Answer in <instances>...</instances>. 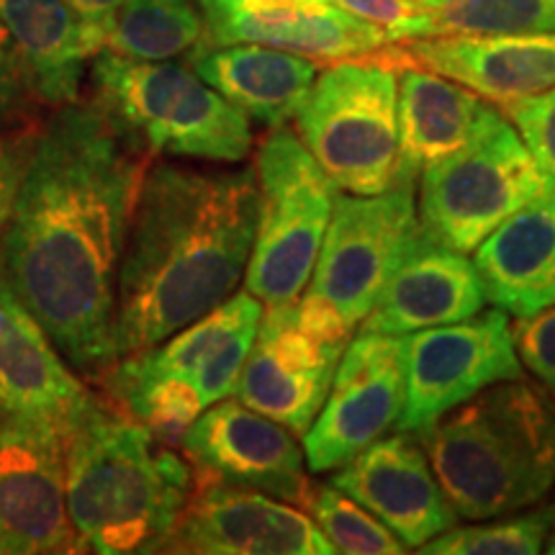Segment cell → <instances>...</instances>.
Returning <instances> with one entry per match:
<instances>
[{"mask_svg":"<svg viewBox=\"0 0 555 555\" xmlns=\"http://www.w3.org/2000/svg\"><path fill=\"white\" fill-rule=\"evenodd\" d=\"M494 106L461 82L399 57V176L416 180L466 147Z\"/></svg>","mask_w":555,"mask_h":555,"instance_id":"cell-24","label":"cell"},{"mask_svg":"<svg viewBox=\"0 0 555 555\" xmlns=\"http://www.w3.org/2000/svg\"><path fill=\"white\" fill-rule=\"evenodd\" d=\"M332 486L378 517L416 551L457 522L414 433L393 429L335 468Z\"/></svg>","mask_w":555,"mask_h":555,"instance_id":"cell-17","label":"cell"},{"mask_svg":"<svg viewBox=\"0 0 555 555\" xmlns=\"http://www.w3.org/2000/svg\"><path fill=\"white\" fill-rule=\"evenodd\" d=\"M406 393L399 427L420 433L502 380L525 378L512 319L502 309H481L455 324L412 332L404 337Z\"/></svg>","mask_w":555,"mask_h":555,"instance_id":"cell-11","label":"cell"},{"mask_svg":"<svg viewBox=\"0 0 555 555\" xmlns=\"http://www.w3.org/2000/svg\"><path fill=\"white\" fill-rule=\"evenodd\" d=\"M483 307L486 296L474 260L416 227L397 270L358 332L406 337L420 330L463 322Z\"/></svg>","mask_w":555,"mask_h":555,"instance_id":"cell-20","label":"cell"},{"mask_svg":"<svg viewBox=\"0 0 555 555\" xmlns=\"http://www.w3.org/2000/svg\"><path fill=\"white\" fill-rule=\"evenodd\" d=\"M345 347L314 335L296 304L266 307L234 397L304 437L327 399Z\"/></svg>","mask_w":555,"mask_h":555,"instance_id":"cell-16","label":"cell"},{"mask_svg":"<svg viewBox=\"0 0 555 555\" xmlns=\"http://www.w3.org/2000/svg\"><path fill=\"white\" fill-rule=\"evenodd\" d=\"M204 16H214V13H227L234 9H245V5L255 3H278V0H198Z\"/></svg>","mask_w":555,"mask_h":555,"instance_id":"cell-36","label":"cell"},{"mask_svg":"<svg viewBox=\"0 0 555 555\" xmlns=\"http://www.w3.org/2000/svg\"><path fill=\"white\" fill-rule=\"evenodd\" d=\"M103 50L131 60H172L204 41L193 0H127L103 21Z\"/></svg>","mask_w":555,"mask_h":555,"instance_id":"cell-26","label":"cell"},{"mask_svg":"<svg viewBox=\"0 0 555 555\" xmlns=\"http://www.w3.org/2000/svg\"><path fill=\"white\" fill-rule=\"evenodd\" d=\"M93 401L95 393L0 275V416L54 427L65 437Z\"/></svg>","mask_w":555,"mask_h":555,"instance_id":"cell-18","label":"cell"},{"mask_svg":"<svg viewBox=\"0 0 555 555\" xmlns=\"http://www.w3.org/2000/svg\"><path fill=\"white\" fill-rule=\"evenodd\" d=\"M304 512L314 519L335 553L347 555H404L409 547L365 506L350 499L330 481L311 483Z\"/></svg>","mask_w":555,"mask_h":555,"instance_id":"cell-29","label":"cell"},{"mask_svg":"<svg viewBox=\"0 0 555 555\" xmlns=\"http://www.w3.org/2000/svg\"><path fill=\"white\" fill-rule=\"evenodd\" d=\"M168 553L332 555L335 547L301 506L196 476Z\"/></svg>","mask_w":555,"mask_h":555,"instance_id":"cell-14","label":"cell"},{"mask_svg":"<svg viewBox=\"0 0 555 555\" xmlns=\"http://www.w3.org/2000/svg\"><path fill=\"white\" fill-rule=\"evenodd\" d=\"M0 24L41 101L60 108L80 99L86 65L103 52L101 24L67 0H0Z\"/></svg>","mask_w":555,"mask_h":555,"instance_id":"cell-23","label":"cell"},{"mask_svg":"<svg viewBox=\"0 0 555 555\" xmlns=\"http://www.w3.org/2000/svg\"><path fill=\"white\" fill-rule=\"evenodd\" d=\"M62 440L67 515L82 551L168 553L196 481L191 463L101 397Z\"/></svg>","mask_w":555,"mask_h":555,"instance_id":"cell-3","label":"cell"},{"mask_svg":"<svg viewBox=\"0 0 555 555\" xmlns=\"http://www.w3.org/2000/svg\"><path fill=\"white\" fill-rule=\"evenodd\" d=\"M258 224L255 168L152 163L116 283V352L134 356L234 294Z\"/></svg>","mask_w":555,"mask_h":555,"instance_id":"cell-2","label":"cell"},{"mask_svg":"<svg viewBox=\"0 0 555 555\" xmlns=\"http://www.w3.org/2000/svg\"><path fill=\"white\" fill-rule=\"evenodd\" d=\"M547 176L555 178V88L499 106Z\"/></svg>","mask_w":555,"mask_h":555,"instance_id":"cell-30","label":"cell"},{"mask_svg":"<svg viewBox=\"0 0 555 555\" xmlns=\"http://www.w3.org/2000/svg\"><path fill=\"white\" fill-rule=\"evenodd\" d=\"M404 393V337L356 332L339 358L327 399L301 437L307 468L327 474L393 433Z\"/></svg>","mask_w":555,"mask_h":555,"instance_id":"cell-12","label":"cell"},{"mask_svg":"<svg viewBox=\"0 0 555 555\" xmlns=\"http://www.w3.org/2000/svg\"><path fill=\"white\" fill-rule=\"evenodd\" d=\"M67 3H73L82 16H88L90 21H95V24L103 26V21H106L116 9H121L127 0H67Z\"/></svg>","mask_w":555,"mask_h":555,"instance_id":"cell-35","label":"cell"},{"mask_svg":"<svg viewBox=\"0 0 555 555\" xmlns=\"http://www.w3.org/2000/svg\"><path fill=\"white\" fill-rule=\"evenodd\" d=\"M82 551L67 515L65 440L54 427L0 416V553Z\"/></svg>","mask_w":555,"mask_h":555,"instance_id":"cell-15","label":"cell"},{"mask_svg":"<svg viewBox=\"0 0 555 555\" xmlns=\"http://www.w3.org/2000/svg\"><path fill=\"white\" fill-rule=\"evenodd\" d=\"M345 11L371 21L384 29L393 41L437 37V24L414 0H335Z\"/></svg>","mask_w":555,"mask_h":555,"instance_id":"cell-32","label":"cell"},{"mask_svg":"<svg viewBox=\"0 0 555 555\" xmlns=\"http://www.w3.org/2000/svg\"><path fill=\"white\" fill-rule=\"evenodd\" d=\"M474 253L486 304L515 319L555 307V178Z\"/></svg>","mask_w":555,"mask_h":555,"instance_id":"cell-22","label":"cell"},{"mask_svg":"<svg viewBox=\"0 0 555 555\" xmlns=\"http://www.w3.org/2000/svg\"><path fill=\"white\" fill-rule=\"evenodd\" d=\"M296 134L337 191L391 189L399 178V57L391 47L319 69Z\"/></svg>","mask_w":555,"mask_h":555,"instance_id":"cell-8","label":"cell"},{"mask_svg":"<svg viewBox=\"0 0 555 555\" xmlns=\"http://www.w3.org/2000/svg\"><path fill=\"white\" fill-rule=\"evenodd\" d=\"M39 129V124H29L26 119L0 121V242H3L5 224L11 219L13 198H16L18 183L24 178L26 163L31 157Z\"/></svg>","mask_w":555,"mask_h":555,"instance_id":"cell-33","label":"cell"},{"mask_svg":"<svg viewBox=\"0 0 555 555\" xmlns=\"http://www.w3.org/2000/svg\"><path fill=\"white\" fill-rule=\"evenodd\" d=\"M553 509H555V506H553Z\"/></svg>","mask_w":555,"mask_h":555,"instance_id":"cell-38","label":"cell"},{"mask_svg":"<svg viewBox=\"0 0 555 555\" xmlns=\"http://www.w3.org/2000/svg\"><path fill=\"white\" fill-rule=\"evenodd\" d=\"M99 103L41 124L0 242V275L80 376L116 352V283L131 214L152 165Z\"/></svg>","mask_w":555,"mask_h":555,"instance_id":"cell-1","label":"cell"},{"mask_svg":"<svg viewBox=\"0 0 555 555\" xmlns=\"http://www.w3.org/2000/svg\"><path fill=\"white\" fill-rule=\"evenodd\" d=\"M262 309L242 288L159 345L119 358L101 378L111 401L159 440L180 442L201 412L234 393Z\"/></svg>","mask_w":555,"mask_h":555,"instance_id":"cell-5","label":"cell"},{"mask_svg":"<svg viewBox=\"0 0 555 555\" xmlns=\"http://www.w3.org/2000/svg\"><path fill=\"white\" fill-rule=\"evenodd\" d=\"M193 474L307 504L311 478L298 435L240 399H221L180 437Z\"/></svg>","mask_w":555,"mask_h":555,"instance_id":"cell-13","label":"cell"},{"mask_svg":"<svg viewBox=\"0 0 555 555\" xmlns=\"http://www.w3.org/2000/svg\"><path fill=\"white\" fill-rule=\"evenodd\" d=\"M90 78L93 101L152 157L237 165L253 152V121L193 67L103 50Z\"/></svg>","mask_w":555,"mask_h":555,"instance_id":"cell-6","label":"cell"},{"mask_svg":"<svg viewBox=\"0 0 555 555\" xmlns=\"http://www.w3.org/2000/svg\"><path fill=\"white\" fill-rule=\"evenodd\" d=\"M416 180L399 176L373 196H337L296 314L330 343L347 345L412 242Z\"/></svg>","mask_w":555,"mask_h":555,"instance_id":"cell-7","label":"cell"},{"mask_svg":"<svg viewBox=\"0 0 555 555\" xmlns=\"http://www.w3.org/2000/svg\"><path fill=\"white\" fill-rule=\"evenodd\" d=\"M551 178L515 124L494 106L466 147L420 176V229L446 247L470 255L506 217L530 204Z\"/></svg>","mask_w":555,"mask_h":555,"instance_id":"cell-10","label":"cell"},{"mask_svg":"<svg viewBox=\"0 0 555 555\" xmlns=\"http://www.w3.org/2000/svg\"><path fill=\"white\" fill-rule=\"evenodd\" d=\"M221 44H266L322 65L376 54L397 41L335 0H278L204 16L198 47Z\"/></svg>","mask_w":555,"mask_h":555,"instance_id":"cell-19","label":"cell"},{"mask_svg":"<svg viewBox=\"0 0 555 555\" xmlns=\"http://www.w3.org/2000/svg\"><path fill=\"white\" fill-rule=\"evenodd\" d=\"M555 525L553 506H530L512 515L453 525L416 551L425 555H535L545 551Z\"/></svg>","mask_w":555,"mask_h":555,"instance_id":"cell-27","label":"cell"},{"mask_svg":"<svg viewBox=\"0 0 555 555\" xmlns=\"http://www.w3.org/2000/svg\"><path fill=\"white\" fill-rule=\"evenodd\" d=\"M258 224L245 288L262 307L296 304L327 234L337 185L319 168L301 137L270 129L255 152Z\"/></svg>","mask_w":555,"mask_h":555,"instance_id":"cell-9","label":"cell"},{"mask_svg":"<svg viewBox=\"0 0 555 555\" xmlns=\"http://www.w3.org/2000/svg\"><path fill=\"white\" fill-rule=\"evenodd\" d=\"M555 512V509H553ZM545 551L547 553H555V525H553V530H551V535H547V543H545Z\"/></svg>","mask_w":555,"mask_h":555,"instance_id":"cell-37","label":"cell"},{"mask_svg":"<svg viewBox=\"0 0 555 555\" xmlns=\"http://www.w3.org/2000/svg\"><path fill=\"white\" fill-rule=\"evenodd\" d=\"M440 34L499 37L555 31V0H414ZM437 34V37H440Z\"/></svg>","mask_w":555,"mask_h":555,"instance_id":"cell-28","label":"cell"},{"mask_svg":"<svg viewBox=\"0 0 555 555\" xmlns=\"http://www.w3.org/2000/svg\"><path fill=\"white\" fill-rule=\"evenodd\" d=\"M512 339L519 363L530 371L540 386L555 399V307L538 314L515 319Z\"/></svg>","mask_w":555,"mask_h":555,"instance_id":"cell-31","label":"cell"},{"mask_svg":"<svg viewBox=\"0 0 555 555\" xmlns=\"http://www.w3.org/2000/svg\"><path fill=\"white\" fill-rule=\"evenodd\" d=\"M24 90H34L29 73H26L11 34L0 24V121L18 116L16 111L24 99Z\"/></svg>","mask_w":555,"mask_h":555,"instance_id":"cell-34","label":"cell"},{"mask_svg":"<svg viewBox=\"0 0 555 555\" xmlns=\"http://www.w3.org/2000/svg\"><path fill=\"white\" fill-rule=\"evenodd\" d=\"M393 50L404 62L446 75L496 106L555 88V31L440 34L399 41Z\"/></svg>","mask_w":555,"mask_h":555,"instance_id":"cell-21","label":"cell"},{"mask_svg":"<svg viewBox=\"0 0 555 555\" xmlns=\"http://www.w3.org/2000/svg\"><path fill=\"white\" fill-rule=\"evenodd\" d=\"M457 519L530 509L555 489V399L540 384H494L414 433Z\"/></svg>","mask_w":555,"mask_h":555,"instance_id":"cell-4","label":"cell"},{"mask_svg":"<svg viewBox=\"0 0 555 555\" xmlns=\"http://www.w3.org/2000/svg\"><path fill=\"white\" fill-rule=\"evenodd\" d=\"M193 69L249 121L275 129L296 119L322 65L266 44L198 47Z\"/></svg>","mask_w":555,"mask_h":555,"instance_id":"cell-25","label":"cell"}]
</instances>
